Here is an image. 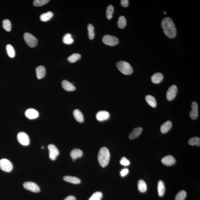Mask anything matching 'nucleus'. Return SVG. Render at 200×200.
I'll list each match as a JSON object with an SVG mask.
<instances>
[{
    "label": "nucleus",
    "mask_w": 200,
    "mask_h": 200,
    "mask_svg": "<svg viewBox=\"0 0 200 200\" xmlns=\"http://www.w3.org/2000/svg\"><path fill=\"white\" fill-rule=\"evenodd\" d=\"M161 27L167 37L170 38L175 37L177 34V29L171 18L168 17L164 18L161 22Z\"/></svg>",
    "instance_id": "nucleus-1"
},
{
    "label": "nucleus",
    "mask_w": 200,
    "mask_h": 200,
    "mask_svg": "<svg viewBox=\"0 0 200 200\" xmlns=\"http://www.w3.org/2000/svg\"><path fill=\"white\" fill-rule=\"evenodd\" d=\"M110 158V152L107 148H101L98 154V162L100 165L102 167H105L107 166L108 164Z\"/></svg>",
    "instance_id": "nucleus-2"
},
{
    "label": "nucleus",
    "mask_w": 200,
    "mask_h": 200,
    "mask_svg": "<svg viewBox=\"0 0 200 200\" xmlns=\"http://www.w3.org/2000/svg\"><path fill=\"white\" fill-rule=\"evenodd\" d=\"M116 65L118 70L125 75H130L133 73L132 68L129 63L124 61H120L117 63Z\"/></svg>",
    "instance_id": "nucleus-3"
},
{
    "label": "nucleus",
    "mask_w": 200,
    "mask_h": 200,
    "mask_svg": "<svg viewBox=\"0 0 200 200\" xmlns=\"http://www.w3.org/2000/svg\"><path fill=\"white\" fill-rule=\"evenodd\" d=\"M24 39L27 44L31 48H34L38 43V40L34 36L29 33H25L23 35Z\"/></svg>",
    "instance_id": "nucleus-4"
},
{
    "label": "nucleus",
    "mask_w": 200,
    "mask_h": 200,
    "mask_svg": "<svg viewBox=\"0 0 200 200\" xmlns=\"http://www.w3.org/2000/svg\"><path fill=\"white\" fill-rule=\"evenodd\" d=\"M102 42L105 45L109 46H114L118 44L119 39L114 36L105 35L103 37Z\"/></svg>",
    "instance_id": "nucleus-5"
},
{
    "label": "nucleus",
    "mask_w": 200,
    "mask_h": 200,
    "mask_svg": "<svg viewBox=\"0 0 200 200\" xmlns=\"http://www.w3.org/2000/svg\"><path fill=\"white\" fill-rule=\"evenodd\" d=\"M13 165L9 160L2 159L0 160V168L4 171L11 172L13 169Z\"/></svg>",
    "instance_id": "nucleus-6"
},
{
    "label": "nucleus",
    "mask_w": 200,
    "mask_h": 200,
    "mask_svg": "<svg viewBox=\"0 0 200 200\" xmlns=\"http://www.w3.org/2000/svg\"><path fill=\"white\" fill-rule=\"evenodd\" d=\"M17 139L18 142L23 146H28L30 143L28 135L24 132H20L17 135Z\"/></svg>",
    "instance_id": "nucleus-7"
},
{
    "label": "nucleus",
    "mask_w": 200,
    "mask_h": 200,
    "mask_svg": "<svg viewBox=\"0 0 200 200\" xmlns=\"http://www.w3.org/2000/svg\"><path fill=\"white\" fill-rule=\"evenodd\" d=\"M178 88L175 85L170 86L166 93V98L169 101H171L175 98L178 92Z\"/></svg>",
    "instance_id": "nucleus-8"
},
{
    "label": "nucleus",
    "mask_w": 200,
    "mask_h": 200,
    "mask_svg": "<svg viewBox=\"0 0 200 200\" xmlns=\"http://www.w3.org/2000/svg\"><path fill=\"white\" fill-rule=\"evenodd\" d=\"M49 150V157L50 159L54 161L57 158L59 154V150L57 147L53 144H50L48 146Z\"/></svg>",
    "instance_id": "nucleus-9"
},
{
    "label": "nucleus",
    "mask_w": 200,
    "mask_h": 200,
    "mask_svg": "<svg viewBox=\"0 0 200 200\" xmlns=\"http://www.w3.org/2000/svg\"><path fill=\"white\" fill-rule=\"evenodd\" d=\"M24 188L27 190L33 192H39L40 189L38 185L35 183L32 182H27L23 183Z\"/></svg>",
    "instance_id": "nucleus-10"
},
{
    "label": "nucleus",
    "mask_w": 200,
    "mask_h": 200,
    "mask_svg": "<svg viewBox=\"0 0 200 200\" xmlns=\"http://www.w3.org/2000/svg\"><path fill=\"white\" fill-rule=\"evenodd\" d=\"M191 109L192 110L189 113V116L192 119H197L198 115V106L197 102H193L192 103Z\"/></svg>",
    "instance_id": "nucleus-11"
},
{
    "label": "nucleus",
    "mask_w": 200,
    "mask_h": 200,
    "mask_svg": "<svg viewBox=\"0 0 200 200\" xmlns=\"http://www.w3.org/2000/svg\"><path fill=\"white\" fill-rule=\"evenodd\" d=\"M162 163L167 166H170L175 163L176 161L175 159L171 155L165 156L162 159Z\"/></svg>",
    "instance_id": "nucleus-12"
},
{
    "label": "nucleus",
    "mask_w": 200,
    "mask_h": 200,
    "mask_svg": "<svg viewBox=\"0 0 200 200\" xmlns=\"http://www.w3.org/2000/svg\"><path fill=\"white\" fill-rule=\"evenodd\" d=\"M25 116L30 119H35L38 118L39 113L35 109L30 108L27 109L25 112Z\"/></svg>",
    "instance_id": "nucleus-13"
},
{
    "label": "nucleus",
    "mask_w": 200,
    "mask_h": 200,
    "mask_svg": "<svg viewBox=\"0 0 200 200\" xmlns=\"http://www.w3.org/2000/svg\"><path fill=\"white\" fill-rule=\"evenodd\" d=\"M110 117V114L108 111H100L97 113L96 118L98 121H102L108 119Z\"/></svg>",
    "instance_id": "nucleus-14"
},
{
    "label": "nucleus",
    "mask_w": 200,
    "mask_h": 200,
    "mask_svg": "<svg viewBox=\"0 0 200 200\" xmlns=\"http://www.w3.org/2000/svg\"><path fill=\"white\" fill-rule=\"evenodd\" d=\"M62 85L63 88L66 91H73L76 89L74 85L66 80H63L62 81Z\"/></svg>",
    "instance_id": "nucleus-15"
},
{
    "label": "nucleus",
    "mask_w": 200,
    "mask_h": 200,
    "mask_svg": "<svg viewBox=\"0 0 200 200\" xmlns=\"http://www.w3.org/2000/svg\"><path fill=\"white\" fill-rule=\"evenodd\" d=\"M36 74L38 79H41L45 77L46 74V69L44 66H40L37 67L36 69Z\"/></svg>",
    "instance_id": "nucleus-16"
},
{
    "label": "nucleus",
    "mask_w": 200,
    "mask_h": 200,
    "mask_svg": "<svg viewBox=\"0 0 200 200\" xmlns=\"http://www.w3.org/2000/svg\"><path fill=\"white\" fill-rule=\"evenodd\" d=\"M142 128L141 127L135 128L129 134V138L130 139H133L137 138L139 136L141 135L142 132Z\"/></svg>",
    "instance_id": "nucleus-17"
},
{
    "label": "nucleus",
    "mask_w": 200,
    "mask_h": 200,
    "mask_svg": "<svg viewBox=\"0 0 200 200\" xmlns=\"http://www.w3.org/2000/svg\"><path fill=\"white\" fill-rule=\"evenodd\" d=\"M172 123L171 121H168L163 124L161 127V131L162 133H167L171 129Z\"/></svg>",
    "instance_id": "nucleus-18"
},
{
    "label": "nucleus",
    "mask_w": 200,
    "mask_h": 200,
    "mask_svg": "<svg viewBox=\"0 0 200 200\" xmlns=\"http://www.w3.org/2000/svg\"><path fill=\"white\" fill-rule=\"evenodd\" d=\"M163 74L161 73H154L151 77V81L153 83L155 84L159 83L163 79Z\"/></svg>",
    "instance_id": "nucleus-19"
},
{
    "label": "nucleus",
    "mask_w": 200,
    "mask_h": 200,
    "mask_svg": "<svg viewBox=\"0 0 200 200\" xmlns=\"http://www.w3.org/2000/svg\"><path fill=\"white\" fill-rule=\"evenodd\" d=\"M73 114L76 121L79 123H82L84 121V117L82 112L78 109H76L73 112Z\"/></svg>",
    "instance_id": "nucleus-20"
},
{
    "label": "nucleus",
    "mask_w": 200,
    "mask_h": 200,
    "mask_svg": "<svg viewBox=\"0 0 200 200\" xmlns=\"http://www.w3.org/2000/svg\"><path fill=\"white\" fill-rule=\"evenodd\" d=\"M63 179L66 182L75 184H79L81 182L80 179L77 177H72V176H65L63 177Z\"/></svg>",
    "instance_id": "nucleus-21"
},
{
    "label": "nucleus",
    "mask_w": 200,
    "mask_h": 200,
    "mask_svg": "<svg viewBox=\"0 0 200 200\" xmlns=\"http://www.w3.org/2000/svg\"><path fill=\"white\" fill-rule=\"evenodd\" d=\"M70 155L73 161H74V160L82 157L83 155V152L79 149H74L72 150Z\"/></svg>",
    "instance_id": "nucleus-22"
},
{
    "label": "nucleus",
    "mask_w": 200,
    "mask_h": 200,
    "mask_svg": "<svg viewBox=\"0 0 200 200\" xmlns=\"http://www.w3.org/2000/svg\"><path fill=\"white\" fill-rule=\"evenodd\" d=\"M53 16V14L52 12L49 11L41 14L40 17V20L42 22H47L52 18Z\"/></svg>",
    "instance_id": "nucleus-23"
},
{
    "label": "nucleus",
    "mask_w": 200,
    "mask_h": 200,
    "mask_svg": "<svg viewBox=\"0 0 200 200\" xmlns=\"http://www.w3.org/2000/svg\"><path fill=\"white\" fill-rule=\"evenodd\" d=\"M147 102L150 105V106L153 108H155L157 106V102L156 101L155 98L152 96L150 95H147L145 97Z\"/></svg>",
    "instance_id": "nucleus-24"
},
{
    "label": "nucleus",
    "mask_w": 200,
    "mask_h": 200,
    "mask_svg": "<svg viewBox=\"0 0 200 200\" xmlns=\"http://www.w3.org/2000/svg\"><path fill=\"white\" fill-rule=\"evenodd\" d=\"M158 194L160 197H162L165 192V187L164 182L160 180L159 181L158 185Z\"/></svg>",
    "instance_id": "nucleus-25"
},
{
    "label": "nucleus",
    "mask_w": 200,
    "mask_h": 200,
    "mask_svg": "<svg viewBox=\"0 0 200 200\" xmlns=\"http://www.w3.org/2000/svg\"><path fill=\"white\" fill-rule=\"evenodd\" d=\"M138 186V190L141 192H145L147 190L146 184L143 180H140L139 181Z\"/></svg>",
    "instance_id": "nucleus-26"
},
{
    "label": "nucleus",
    "mask_w": 200,
    "mask_h": 200,
    "mask_svg": "<svg viewBox=\"0 0 200 200\" xmlns=\"http://www.w3.org/2000/svg\"><path fill=\"white\" fill-rule=\"evenodd\" d=\"M62 41L64 43L67 45L71 44L74 42L71 34L69 33H66L63 36Z\"/></svg>",
    "instance_id": "nucleus-27"
},
{
    "label": "nucleus",
    "mask_w": 200,
    "mask_h": 200,
    "mask_svg": "<svg viewBox=\"0 0 200 200\" xmlns=\"http://www.w3.org/2000/svg\"><path fill=\"white\" fill-rule=\"evenodd\" d=\"M7 53L9 57L13 58L15 55V52L14 48L11 45L8 44L6 46Z\"/></svg>",
    "instance_id": "nucleus-28"
},
{
    "label": "nucleus",
    "mask_w": 200,
    "mask_h": 200,
    "mask_svg": "<svg viewBox=\"0 0 200 200\" xmlns=\"http://www.w3.org/2000/svg\"><path fill=\"white\" fill-rule=\"evenodd\" d=\"M81 58V54L78 53H74L68 57V60L69 62L73 63L77 62Z\"/></svg>",
    "instance_id": "nucleus-29"
},
{
    "label": "nucleus",
    "mask_w": 200,
    "mask_h": 200,
    "mask_svg": "<svg viewBox=\"0 0 200 200\" xmlns=\"http://www.w3.org/2000/svg\"><path fill=\"white\" fill-rule=\"evenodd\" d=\"M126 25V18L124 16H121L119 18L118 21V27L120 29H123Z\"/></svg>",
    "instance_id": "nucleus-30"
},
{
    "label": "nucleus",
    "mask_w": 200,
    "mask_h": 200,
    "mask_svg": "<svg viewBox=\"0 0 200 200\" xmlns=\"http://www.w3.org/2000/svg\"><path fill=\"white\" fill-rule=\"evenodd\" d=\"M188 143L192 146H200V138L199 137H193L189 140Z\"/></svg>",
    "instance_id": "nucleus-31"
},
{
    "label": "nucleus",
    "mask_w": 200,
    "mask_h": 200,
    "mask_svg": "<svg viewBox=\"0 0 200 200\" xmlns=\"http://www.w3.org/2000/svg\"><path fill=\"white\" fill-rule=\"evenodd\" d=\"M3 27L6 31L10 32L11 29V23L8 19H5L3 21Z\"/></svg>",
    "instance_id": "nucleus-32"
},
{
    "label": "nucleus",
    "mask_w": 200,
    "mask_h": 200,
    "mask_svg": "<svg viewBox=\"0 0 200 200\" xmlns=\"http://www.w3.org/2000/svg\"><path fill=\"white\" fill-rule=\"evenodd\" d=\"M88 32L89 39L92 40L94 37V28L93 25L90 24L88 25Z\"/></svg>",
    "instance_id": "nucleus-33"
},
{
    "label": "nucleus",
    "mask_w": 200,
    "mask_h": 200,
    "mask_svg": "<svg viewBox=\"0 0 200 200\" xmlns=\"http://www.w3.org/2000/svg\"><path fill=\"white\" fill-rule=\"evenodd\" d=\"M114 11V7L112 5H109L106 9V16L108 19L110 20L112 17V14Z\"/></svg>",
    "instance_id": "nucleus-34"
},
{
    "label": "nucleus",
    "mask_w": 200,
    "mask_h": 200,
    "mask_svg": "<svg viewBox=\"0 0 200 200\" xmlns=\"http://www.w3.org/2000/svg\"><path fill=\"white\" fill-rule=\"evenodd\" d=\"M102 193L101 192H95L92 194L88 200H101L102 198Z\"/></svg>",
    "instance_id": "nucleus-35"
},
{
    "label": "nucleus",
    "mask_w": 200,
    "mask_h": 200,
    "mask_svg": "<svg viewBox=\"0 0 200 200\" xmlns=\"http://www.w3.org/2000/svg\"><path fill=\"white\" fill-rule=\"evenodd\" d=\"M186 197V192L184 190H182L179 192L176 195L175 200H184Z\"/></svg>",
    "instance_id": "nucleus-36"
},
{
    "label": "nucleus",
    "mask_w": 200,
    "mask_h": 200,
    "mask_svg": "<svg viewBox=\"0 0 200 200\" xmlns=\"http://www.w3.org/2000/svg\"><path fill=\"white\" fill-rule=\"evenodd\" d=\"M49 0H35L33 1V5L35 6H41L49 2Z\"/></svg>",
    "instance_id": "nucleus-37"
},
{
    "label": "nucleus",
    "mask_w": 200,
    "mask_h": 200,
    "mask_svg": "<svg viewBox=\"0 0 200 200\" xmlns=\"http://www.w3.org/2000/svg\"><path fill=\"white\" fill-rule=\"evenodd\" d=\"M120 163L123 166H127L130 165V162L125 157H123L121 159L120 161Z\"/></svg>",
    "instance_id": "nucleus-38"
},
{
    "label": "nucleus",
    "mask_w": 200,
    "mask_h": 200,
    "mask_svg": "<svg viewBox=\"0 0 200 200\" xmlns=\"http://www.w3.org/2000/svg\"><path fill=\"white\" fill-rule=\"evenodd\" d=\"M121 5L123 7H127L129 5V1L128 0H122L121 1Z\"/></svg>",
    "instance_id": "nucleus-39"
},
{
    "label": "nucleus",
    "mask_w": 200,
    "mask_h": 200,
    "mask_svg": "<svg viewBox=\"0 0 200 200\" xmlns=\"http://www.w3.org/2000/svg\"><path fill=\"white\" fill-rule=\"evenodd\" d=\"M129 172V170L128 169L125 168L123 169L121 172V174L122 177H125L128 174Z\"/></svg>",
    "instance_id": "nucleus-40"
},
{
    "label": "nucleus",
    "mask_w": 200,
    "mask_h": 200,
    "mask_svg": "<svg viewBox=\"0 0 200 200\" xmlns=\"http://www.w3.org/2000/svg\"><path fill=\"white\" fill-rule=\"evenodd\" d=\"M64 200H76V199L73 196H69L65 199Z\"/></svg>",
    "instance_id": "nucleus-41"
},
{
    "label": "nucleus",
    "mask_w": 200,
    "mask_h": 200,
    "mask_svg": "<svg viewBox=\"0 0 200 200\" xmlns=\"http://www.w3.org/2000/svg\"><path fill=\"white\" fill-rule=\"evenodd\" d=\"M163 13H164V14H166V12H165V11L163 12Z\"/></svg>",
    "instance_id": "nucleus-42"
},
{
    "label": "nucleus",
    "mask_w": 200,
    "mask_h": 200,
    "mask_svg": "<svg viewBox=\"0 0 200 200\" xmlns=\"http://www.w3.org/2000/svg\"><path fill=\"white\" fill-rule=\"evenodd\" d=\"M42 149H44V147L42 146Z\"/></svg>",
    "instance_id": "nucleus-43"
}]
</instances>
